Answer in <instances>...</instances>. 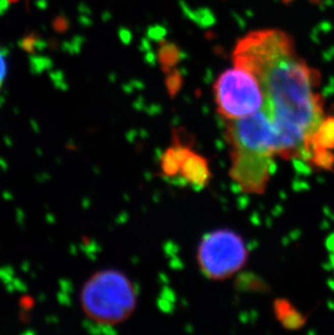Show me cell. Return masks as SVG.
<instances>
[{
  "label": "cell",
  "mask_w": 334,
  "mask_h": 335,
  "mask_svg": "<svg viewBox=\"0 0 334 335\" xmlns=\"http://www.w3.org/2000/svg\"><path fill=\"white\" fill-rule=\"evenodd\" d=\"M259 79L276 129V155L309 158V143L323 120V99L316 92L320 73L293 52L268 64Z\"/></svg>",
  "instance_id": "cell-1"
},
{
  "label": "cell",
  "mask_w": 334,
  "mask_h": 335,
  "mask_svg": "<svg viewBox=\"0 0 334 335\" xmlns=\"http://www.w3.org/2000/svg\"><path fill=\"white\" fill-rule=\"evenodd\" d=\"M83 312L89 320L103 326L123 323L132 316L137 294L129 278L118 270H102L92 276L80 294Z\"/></svg>",
  "instance_id": "cell-2"
},
{
  "label": "cell",
  "mask_w": 334,
  "mask_h": 335,
  "mask_svg": "<svg viewBox=\"0 0 334 335\" xmlns=\"http://www.w3.org/2000/svg\"><path fill=\"white\" fill-rule=\"evenodd\" d=\"M214 98L218 113L227 120L252 115L266 103L262 81L254 73L239 67L226 70L218 76Z\"/></svg>",
  "instance_id": "cell-3"
},
{
  "label": "cell",
  "mask_w": 334,
  "mask_h": 335,
  "mask_svg": "<svg viewBox=\"0 0 334 335\" xmlns=\"http://www.w3.org/2000/svg\"><path fill=\"white\" fill-rule=\"evenodd\" d=\"M248 260V249L241 236L230 230H216L202 239L198 263L211 280H225L237 273Z\"/></svg>",
  "instance_id": "cell-4"
},
{
  "label": "cell",
  "mask_w": 334,
  "mask_h": 335,
  "mask_svg": "<svg viewBox=\"0 0 334 335\" xmlns=\"http://www.w3.org/2000/svg\"><path fill=\"white\" fill-rule=\"evenodd\" d=\"M295 52L290 35L279 29L251 32L240 39L232 54L235 67L246 69L259 78L260 73L276 59Z\"/></svg>",
  "instance_id": "cell-5"
},
{
  "label": "cell",
  "mask_w": 334,
  "mask_h": 335,
  "mask_svg": "<svg viewBox=\"0 0 334 335\" xmlns=\"http://www.w3.org/2000/svg\"><path fill=\"white\" fill-rule=\"evenodd\" d=\"M227 138L232 149L276 157V129L265 108L247 117L228 120Z\"/></svg>",
  "instance_id": "cell-6"
},
{
  "label": "cell",
  "mask_w": 334,
  "mask_h": 335,
  "mask_svg": "<svg viewBox=\"0 0 334 335\" xmlns=\"http://www.w3.org/2000/svg\"><path fill=\"white\" fill-rule=\"evenodd\" d=\"M272 158L244 150H231L229 176L247 193L263 194L271 177Z\"/></svg>",
  "instance_id": "cell-7"
},
{
  "label": "cell",
  "mask_w": 334,
  "mask_h": 335,
  "mask_svg": "<svg viewBox=\"0 0 334 335\" xmlns=\"http://www.w3.org/2000/svg\"><path fill=\"white\" fill-rule=\"evenodd\" d=\"M177 179L194 189H203L210 179L208 162L202 155L190 149L181 161Z\"/></svg>",
  "instance_id": "cell-8"
},
{
  "label": "cell",
  "mask_w": 334,
  "mask_h": 335,
  "mask_svg": "<svg viewBox=\"0 0 334 335\" xmlns=\"http://www.w3.org/2000/svg\"><path fill=\"white\" fill-rule=\"evenodd\" d=\"M334 148V117L323 118L309 143V158L316 164L327 167L332 164L328 150Z\"/></svg>",
  "instance_id": "cell-9"
},
{
  "label": "cell",
  "mask_w": 334,
  "mask_h": 335,
  "mask_svg": "<svg viewBox=\"0 0 334 335\" xmlns=\"http://www.w3.org/2000/svg\"><path fill=\"white\" fill-rule=\"evenodd\" d=\"M190 148L180 143L174 144L168 148L161 158V171L167 179H177L181 161Z\"/></svg>",
  "instance_id": "cell-10"
},
{
  "label": "cell",
  "mask_w": 334,
  "mask_h": 335,
  "mask_svg": "<svg viewBox=\"0 0 334 335\" xmlns=\"http://www.w3.org/2000/svg\"><path fill=\"white\" fill-rule=\"evenodd\" d=\"M275 313L280 323L290 330L298 329L305 324V318L288 300H277L275 303Z\"/></svg>",
  "instance_id": "cell-11"
},
{
  "label": "cell",
  "mask_w": 334,
  "mask_h": 335,
  "mask_svg": "<svg viewBox=\"0 0 334 335\" xmlns=\"http://www.w3.org/2000/svg\"><path fill=\"white\" fill-rule=\"evenodd\" d=\"M184 58L185 52L181 51V49L176 44L162 40L158 51L157 60L159 61L160 67L165 74L169 71H172Z\"/></svg>",
  "instance_id": "cell-12"
},
{
  "label": "cell",
  "mask_w": 334,
  "mask_h": 335,
  "mask_svg": "<svg viewBox=\"0 0 334 335\" xmlns=\"http://www.w3.org/2000/svg\"><path fill=\"white\" fill-rule=\"evenodd\" d=\"M165 84L167 88V93L170 97H175L179 90H180L184 84V76L178 70H172L166 73Z\"/></svg>",
  "instance_id": "cell-13"
},
{
  "label": "cell",
  "mask_w": 334,
  "mask_h": 335,
  "mask_svg": "<svg viewBox=\"0 0 334 335\" xmlns=\"http://www.w3.org/2000/svg\"><path fill=\"white\" fill-rule=\"evenodd\" d=\"M183 9L187 15H189L192 20H194L197 23L201 24L202 26H207L210 25L214 22V16L207 9H202L198 12H192L188 6H183Z\"/></svg>",
  "instance_id": "cell-14"
},
{
  "label": "cell",
  "mask_w": 334,
  "mask_h": 335,
  "mask_svg": "<svg viewBox=\"0 0 334 335\" xmlns=\"http://www.w3.org/2000/svg\"><path fill=\"white\" fill-rule=\"evenodd\" d=\"M148 35L151 39L154 40H159V42H162L163 37L166 35V29L164 27H162L160 25H156V26H152L149 28L148 32Z\"/></svg>",
  "instance_id": "cell-15"
},
{
  "label": "cell",
  "mask_w": 334,
  "mask_h": 335,
  "mask_svg": "<svg viewBox=\"0 0 334 335\" xmlns=\"http://www.w3.org/2000/svg\"><path fill=\"white\" fill-rule=\"evenodd\" d=\"M6 76H7V59L3 48H0V88H2L4 85Z\"/></svg>",
  "instance_id": "cell-16"
},
{
  "label": "cell",
  "mask_w": 334,
  "mask_h": 335,
  "mask_svg": "<svg viewBox=\"0 0 334 335\" xmlns=\"http://www.w3.org/2000/svg\"><path fill=\"white\" fill-rule=\"evenodd\" d=\"M119 34H120L122 39H123V42H125V43H128V42H129V39H130V37H132V35H130V33H129L128 31H125V33L120 32Z\"/></svg>",
  "instance_id": "cell-17"
},
{
  "label": "cell",
  "mask_w": 334,
  "mask_h": 335,
  "mask_svg": "<svg viewBox=\"0 0 334 335\" xmlns=\"http://www.w3.org/2000/svg\"><path fill=\"white\" fill-rule=\"evenodd\" d=\"M331 242H332V252H333V255H334V236L332 238Z\"/></svg>",
  "instance_id": "cell-18"
}]
</instances>
